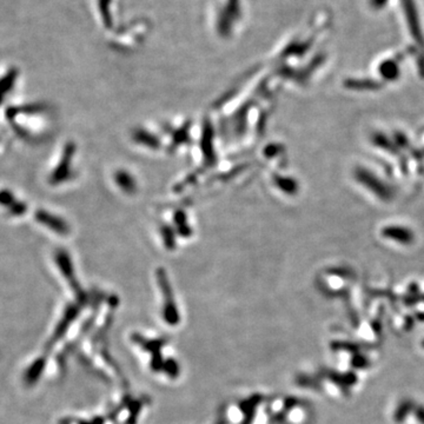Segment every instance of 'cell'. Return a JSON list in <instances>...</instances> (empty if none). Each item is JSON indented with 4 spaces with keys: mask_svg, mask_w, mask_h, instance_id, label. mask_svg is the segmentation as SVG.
<instances>
[]
</instances>
